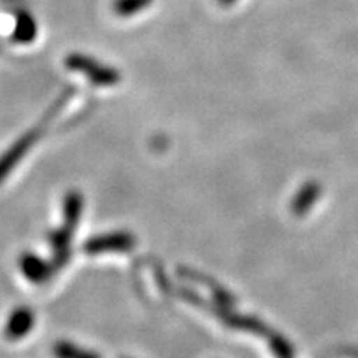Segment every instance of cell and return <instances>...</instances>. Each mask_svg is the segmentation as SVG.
Masks as SVG:
<instances>
[{"label":"cell","instance_id":"obj_1","mask_svg":"<svg viewBox=\"0 0 358 358\" xmlns=\"http://www.w3.org/2000/svg\"><path fill=\"white\" fill-rule=\"evenodd\" d=\"M65 66L71 71H77L88 78L90 83L96 87H115L122 80V73L113 66L101 64L96 58H92L83 53H70L65 57Z\"/></svg>","mask_w":358,"mask_h":358},{"label":"cell","instance_id":"obj_2","mask_svg":"<svg viewBox=\"0 0 358 358\" xmlns=\"http://www.w3.org/2000/svg\"><path fill=\"white\" fill-rule=\"evenodd\" d=\"M134 245H136V241L133 234L127 231H115L90 237L83 244V250L88 256H98L105 252H124V250L133 249Z\"/></svg>","mask_w":358,"mask_h":358},{"label":"cell","instance_id":"obj_3","mask_svg":"<svg viewBox=\"0 0 358 358\" xmlns=\"http://www.w3.org/2000/svg\"><path fill=\"white\" fill-rule=\"evenodd\" d=\"M38 129H32V131L25 133L24 136H20L10 148H7V150L3 151V155L0 156V182L10 174L12 169L20 163V159L29 153L30 148L34 146V143L38 140Z\"/></svg>","mask_w":358,"mask_h":358},{"label":"cell","instance_id":"obj_4","mask_svg":"<svg viewBox=\"0 0 358 358\" xmlns=\"http://www.w3.org/2000/svg\"><path fill=\"white\" fill-rule=\"evenodd\" d=\"M19 264L22 274L27 277V280L34 282V284H45L57 272V267L53 266V262L43 261L42 257L35 256L32 252L22 254Z\"/></svg>","mask_w":358,"mask_h":358},{"label":"cell","instance_id":"obj_5","mask_svg":"<svg viewBox=\"0 0 358 358\" xmlns=\"http://www.w3.org/2000/svg\"><path fill=\"white\" fill-rule=\"evenodd\" d=\"M35 315L29 307L15 308L8 317L6 325V337L8 340H20L25 335H29L30 330L34 329Z\"/></svg>","mask_w":358,"mask_h":358},{"label":"cell","instance_id":"obj_6","mask_svg":"<svg viewBox=\"0 0 358 358\" xmlns=\"http://www.w3.org/2000/svg\"><path fill=\"white\" fill-rule=\"evenodd\" d=\"M62 211H64V226L71 231L77 229L83 214V196L78 191L66 192L64 204H62Z\"/></svg>","mask_w":358,"mask_h":358},{"label":"cell","instance_id":"obj_7","mask_svg":"<svg viewBox=\"0 0 358 358\" xmlns=\"http://www.w3.org/2000/svg\"><path fill=\"white\" fill-rule=\"evenodd\" d=\"M38 29L37 22L29 12H17L15 15V27H13L12 40L17 43L27 45L32 43L37 38Z\"/></svg>","mask_w":358,"mask_h":358},{"label":"cell","instance_id":"obj_8","mask_svg":"<svg viewBox=\"0 0 358 358\" xmlns=\"http://www.w3.org/2000/svg\"><path fill=\"white\" fill-rule=\"evenodd\" d=\"M320 192L322 187L320 185H317V182L310 181L307 182V185H303L302 189L295 194L292 204H290V209H292L295 216H303V214L315 204V201L319 199Z\"/></svg>","mask_w":358,"mask_h":358},{"label":"cell","instance_id":"obj_9","mask_svg":"<svg viewBox=\"0 0 358 358\" xmlns=\"http://www.w3.org/2000/svg\"><path fill=\"white\" fill-rule=\"evenodd\" d=\"M53 355L57 358H100L98 353L77 347L75 343L65 342V340H58L53 345Z\"/></svg>","mask_w":358,"mask_h":358},{"label":"cell","instance_id":"obj_10","mask_svg":"<svg viewBox=\"0 0 358 358\" xmlns=\"http://www.w3.org/2000/svg\"><path fill=\"white\" fill-rule=\"evenodd\" d=\"M153 3V0H113L111 8L118 17H133L145 10Z\"/></svg>","mask_w":358,"mask_h":358},{"label":"cell","instance_id":"obj_11","mask_svg":"<svg viewBox=\"0 0 358 358\" xmlns=\"http://www.w3.org/2000/svg\"><path fill=\"white\" fill-rule=\"evenodd\" d=\"M268 345L277 358H294V348L282 335L268 334Z\"/></svg>","mask_w":358,"mask_h":358},{"label":"cell","instance_id":"obj_12","mask_svg":"<svg viewBox=\"0 0 358 358\" xmlns=\"http://www.w3.org/2000/svg\"><path fill=\"white\" fill-rule=\"evenodd\" d=\"M237 0H217L219 6H222V7H231V6H234Z\"/></svg>","mask_w":358,"mask_h":358}]
</instances>
